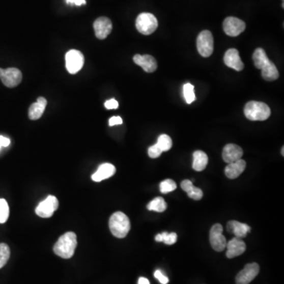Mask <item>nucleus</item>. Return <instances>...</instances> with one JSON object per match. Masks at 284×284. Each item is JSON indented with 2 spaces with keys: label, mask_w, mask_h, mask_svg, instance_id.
<instances>
[{
  "label": "nucleus",
  "mask_w": 284,
  "mask_h": 284,
  "mask_svg": "<svg viewBox=\"0 0 284 284\" xmlns=\"http://www.w3.org/2000/svg\"><path fill=\"white\" fill-rule=\"evenodd\" d=\"M66 67L71 74H77L84 65V55L77 50H70L66 54Z\"/></svg>",
  "instance_id": "obj_6"
},
{
  "label": "nucleus",
  "mask_w": 284,
  "mask_h": 284,
  "mask_svg": "<svg viewBox=\"0 0 284 284\" xmlns=\"http://www.w3.org/2000/svg\"><path fill=\"white\" fill-rule=\"evenodd\" d=\"M223 61H224L225 65L237 70V71H242L243 70V63L239 56V51L235 48H231L226 51L224 57H223Z\"/></svg>",
  "instance_id": "obj_14"
},
{
  "label": "nucleus",
  "mask_w": 284,
  "mask_h": 284,
  "mask_svg": "<svg viewBox=\"0 0 284 284\" xmlns=\"http://www.w3.org/2000/svg\"><path fill=\"white\" fill-rule=\"evenodd\" d=\"M226 258L232 259L242 255L246 251V246L242 239L235 237L230 242H226Z\"/></svg>",
  "instance_id": "obj_13"
},
{
  "label": "nucleus",
  "mask_w": 284,
  "mask_h": 284,
  "mask_svg": "<svg viewBox=\"0 0 284 284\" xmlns=\"http://www.w3.org/2000/svg\"><path fill=\"white\" fill-rule=\"evenodd\" d=\"M177 188L176 182L172 179H166L160 184V192L162 193H167L174 191Z\"/></svg>",
  "instance_id": "obj_31"
},
{
  "label": "nucleus",
  "mask_w": 284,
  "mask_h": 284,
  "mask_svg": "<svg viewBox=\"0 0 284 284\" xmlns=\"http://www.w3.org/2000/svg\"><path fill=\"white\" fill-rule=\"evenodd\" d=\"M105 107L107 109H117L119 107V103H118L117 100H115V99H110V100H107L105 102Z\"/></svg>",
  "instance_id": "obj_34"
},
{
  "label": "nucleus",
  "mask_w": 284,
  "mask_h": 284,
  "mask_svg": "<svg viewBox=\"0 0 284 284\" xmlns=\"http://www.w3.org/2000/svg\"><path fill=\"white\" fill-rule=\"evenodd\" d=\"M95 35L100 40L107 38L112 30V23L107 17H100L93 23Z\"/></svg>",
  "instance_id": "obj_12"
},
{
  "label": "nucleus",
  "mask_w": 284,
  "mask_h": 284,
  "mask_svg": "<svg viewBox=\"0 0 284 284\" xmlns=\"http://www.w3.org/2000/svg\"><path fill=\"white\" fill-rule=\"evenodd\" d=\"M109 228L114 236L119 239H123L130 232V219L123 212H115L109 220Z\"/></svg>",
  "instance_id": "obj_2"
},
{
  "label": "nucleus",
  "mask_w": 284,
  "mask_h": 284,
  "mask_svg": "<svg viewBox=\"0 0 284 284\" xmlns=\"http://www.w3.org/2000/svg\"><path fill=\"white\" fill-rule=\"evenodd\" d=\"M67 4H75L76 6H81L86 4V0H66Z\"/></svg>",
  "instance_id": "obj_37"
},
{
  "label": "nucleus",
  "mask_w": 284,
  "mask_h": 284,
  "mask_svg": "<svg viewBox=\"0 0 284 284\" xmlns=\"http://www.w3.org/2000/svg\"><path fill=\"white\" fill-rule=\"evenodd\" d=\"M0 79L4 86L8 88H14L21 83L22 74L18 69L14 67L6 70L0 68Z\"/></svg>",
  "instance_id": "obj_8"
},
{
  "label": "nucleus",
  "mask_w": 284,
  "mask_h": 284,
  "mask_svg": "<svg viewBox=\"0 0 284 284\" xmlns=\"http://www.w3.org/2000/svg\"><path fill=\"white\" fill-rule=\"evenodd\" d=\"M262 75L265 81H273L278 79L279 74L275 64L270 60L268 64L262 69Z\"/></svg>",
  "instance_id": "obj_22"
},
{
  "label": "nucleus",
  "mask_w": 284,
  "mask_h": 284,
  "mask_svg": "<svg viewBox=\"0 0 284 284\" xmlns=\"http://www.w3.org/2000/svg\"><path fill=\"white\" fill-rule=\"evenodd\" d=\"M252 60L254 63L255 67L260 69V70H262L263 67H265L268 64V62L270 61V60L267 56L265 50L263 48H261V47L255 50L253 54H252Z\"/></svg>",
  "instance_id": "obj_23"
},
{
  "label": "nucleus",
  "mask_w": 284,
  "mask_h": 284,
  "mask_svg": "<svg viewBox=\"0 0 284 284\" xmlns=\"http://www.w3.org/2000/svg\"><path fill=\"white\" fill-rule=\"evenodd\" d=\"M121 124H123V120H122V118L120 117V116H114V117H111L109 120V125H110V126Z\"/></svg>",
  "instance_id": "obj_35"
},
{
  "label": "nucleus",
  "mask_w": 284,
  "mask_h": 284,
  "mask_svg": "<svg viewBox=\"0 0 284 284\" xmlns=\"http://www.w3.org/2000/svg\"><path fill=\"white\" fill-rule=\"evenodd\" d=\"M244 113L250 121H265L271 116V110L263 102L249 101L244 108Z\"/></svg>",
  "instance_id": "obj_3"
},
{
  "label": "nucleus",
  "mask_w": 284,
  "mask_h": 284,
  "mask_svg": "<svg viewBox=\"0 0 284 284\" xmlns=\"http://www.w3.org/2000/svg\"><path fill=\"white\" fill-rule=\"evenodd\" d=\"M181 187L187 193L188 196L193 200H201L203 196V192L202 189L193 186L192 181L187 180V179L183 180L181 183Z\"/></svg>",
  "instance_id": "obj_20"
},
{
  "label": "nucleus",
  "mask_w": 284,
  "mask_h": 284,
  "mask_svg": "<svg viewBox=\"0 0 284 284\" xmlns=\"http://www.w3.org/2000/svg\"><path fill=\"white\" fill-rule=\"evenodd\" d=\"M260 267L258 264L252 263L248 264L245 266L239 273L237 275L236 281L237 284H249L252 282L257 275L259 273Z\"/></svg>",
  "instance_id": "obj_11"
},
{
  "label": "nucleus",
  "mask_w": 284,
  "mask_h": 284,
  "mask_svg": "<svg viewBox=\"0 0 284 284\" xmlns=\"http://www.w3.org/2000/svg\"><path fill=\"white\" fill-rule=\"evenodd\" d=\"M147 209L149 211H155L157 212H163L167 209V203L165 202L164 199L160 196H158L153 199L151 202H149L147 205Z\"/></svg>",
  "instance_id": "obj_25"
},
{
  "label": "nucleus",
  "mask_w": 284,
  "mask_h": 284,
  "mask_svg": "<svg viewBox=\"0 0 284 284\" xmlns=\"http://www.w3.org/2000/svg\"><path fill=\"white\" fill-rule=\"evenodd\" d=\"M223 31L230 37H238L246 30V23L235 17H228L223 21Z\"/></svg>",
  "instance_id": "obj_10"
},
{
  "label": "nucleus",
  "mask_w": 284,
  "mask_h": 284,
  "mask_svg": "<svg viewBox=\"0 0 284 284\" xmlns=\"http://www.w3.org/2000/svg\"><path fill=\"white\" fill-rule=\"evenodd\" d=\"M136 28L143 35H151L158 28V21L151 13H141L136 19Z\"/></svg>",
  "instance_id": "obj_4"
},
{
  "label": "nucleus",
  "mask_w": 284,
  "mask_h": 284,
  "mask_svg": "<svg viewBox=\"0 0 284 284\" xmlns=\"http://www.w3.org/2000/svg\"><path fill=\"white\" fill-rule=\"evenodd\" d=\"M162 153L163 152L161 151V149L156 144L153 145L148 149V154H149V157L153 158V159L159 157Z\"/></svg>",
  "instance_id": "obj_32"
},
{
  "label": "nucleus",
  "mask_w": 284,
  "mask_h": 284,
  "mask_svg": "<svg viewBox=\"0 0 284 284\" xmlns=\"http://www.w3.org/2000/svg\"><path fill=\"white\" fill-rule=\"evenodd\" d=\"M58 208V199L55 196L50 195L45 200L39 204L36 209V213L40 217L49 218L52 216L54 211H56Z\"/></svg>",
  "instance_id": "obj_9"
},
{
  "label": "nucleus",
  "mask_w": 284,
  "mask_h": 284,
  "mask_svg": "<svg viewBox=\"0 0 284 284\" xmlns=\"http://www.w3.org/2000/svg\"><path fill=\"white\" fill-rule=\"evenodd\" d=\"M11 256V249L7 244L0 243V268L4 267Z\"/></svg>",
  "instance_id": "obj_29"
},
{
  "label": "nucleus",
  "mask_w": 284,
  "mask_h": 284,
  "mask_svg": "<svg viewBox=\"0 0 284 284\" xmlns=\"http://www.w3.org/2000/svg\"><path fill=\"white\" fill-rule=\"evenodd\" d=\"M133 62L142 67V69L147 73H153L157 69V63L155 58L149 54H135L133 56Z\"/></svg>",
  "instance_id": "obj_16"
},
{
  "label": "nucleus",
  "mask_w": 284,
  "mask_h": 284,
  "mask_svg": "<svg viewBox=\"0 0 284 284\" xmlns=\"http://www.w3.org/2000/svg\"><path fill=\"white\" fill-rule=\"evenodd\" d=\"M37 102L40 103V104H43V105L47 106V100H46L45 98H44V97H39V98L37 99Z\"/></svg>",
  "instance_id": "obj_39"
},
{
  "label": "nucleus",
  "mask_w": 284,
  "mask_h": 284,
  "mask_svg": "<svg viewBox=\"0 0 284 284\" xmlns=\"http://www.w3.org/2000/svg\"><path fill=\"white\" fill-rule=\"evenodd\" d=\"M243 150L240 146L235 144H228L223 148L222 157L228 163H233L242 159Z\"/></svg>",
  "instance_id": "obj_15"
},
{
  "label": "nucleus",
  "mask_w": 284,
  "mask_h": 284,
  "mask_svg": "<svg viewBox=\"0 0 284 284\" xmlns=\"http://www.w3.org/2000/svg\"><path fill=\"white\" fill-rule=\"evenodd\" d=\"M223 228L219 223L213 225L209 234V240L212 247L217 252L224 250L226 246V238L223 235Z\"/></svg>",
  "instance_id": "obj_7"
},
{
  "label": "nucleus",
  "mask_w": 284,
  "mask_h": 284,
  "mask_svg": "<svg viewBox=\"0 0 284 284\" xmlns=\"http://www.w3.org/2000/svg\"><path fill=\"white\" fill-rule=\"evenodd\" d=\"M177 234L175 232L172 233H167V232H163L161 234H158L156 236V241L158 242H164L166 245H173L177 242Z\"/></svg>",
  "instance_id": "obj_26"
},
{
  "label": "nucleus",
  "mask_w": 284,
  "mask_h": 284,
  "mask_svg": "<svg viewBox=\"0 0 284 284\" xmlns=\"http://www.w3.org/2000/svg\"><path fill=\"white\" fill-rule=\"evenodd\" d=\"M183 96L185 100L188 104H190L195 101L196 97L194 93V86L190 83H186L183 86Z\"/></svg>",
  "instance_id": "obj_27"
},
{
  "label": "nucleus",
  "mask_w": 284,
  "mask_h": 284,
  "mask_svg": "<svg viewBox=\"0 0 284 284\" xmlns=\"http://www.w3.org/2000/svg\"><path fill=\"white\" fill-rule=\"evenodd\" d=\"M196 47L199 54L202 56L207 58L212 55L214 47H213V37L210 31L204 30L199 34L196 39Z\"/></svg>",
  "instance_id": "obj_5"
},
{
  "label": "nucleus",
  "mask_w": 284,
  "mask_h": 284,
  "mask_svg": "<svg viewBox=\"0 0 284 284\" xmlns=\"http://www.w3.org/2000/svg\"><path fill=\"white\" fill-rule=\"evenodd\" d=\"M10 144H11V140H10L9 138L0 136V149H1L2 146L7 147Z\"/></svg>",
  "instance_id": "obj_36"
},
{
  "label": "nucleus",
  "mask_w": 284,
  "mask_h": 284,
  "mask_svg": "<svg viewBox=\"0 0 284 284\" xmlns=\"http://www.w3.org/2000/svg\"><path fill=\"white\" fill-rule=\"evenodd\" d=\"M77 236L74 232H67L60 237L56 243L54 244V253L60 258L69 259L74 256L77 247Z\"/></svg>",
  "instance_id": "obj_1"
},
{
  "label": "nucleus",
  "mask_w": 284,
  "mask_h": 284,
  "mask_svg": "<svg viewBox=\"0 0 284 284\" xmlns=\"http://www.w3.org/2000/svg\"><path fill=\"white\" fill-rule=\"evenodd\" d=\"M46 106L40 104L38 102L34 103L30 106L29 109V117L31 120H39L44 114Z\"/></svg>",
  "instance_id": "obj_24"
},
{
  "label": "nucleus",
  "mask_w": 284,
  "mask_h": 284,
  "mask_svg": "<svg viewBox=\"0 0 284 284\" xmlns=\"http://www.w3.org/2000/svg\"><path fill=\"white\" fill-rule=\"evenodd\" d=\"M209 158L207 154L203 151L197 150L193 153V162L192 167L196 172H202L207 167Z\"/></svg>",
  "instance_id": "obj_21"
},
{
  "label": "nucleus",
  "mask_w": 284,
  "mask_h": 284,
  "mask_svg": "<svg viewBox=\"0 0 284 284\" xmlns=\"http://www.w3.org/2000/svg\"><path fill=\"white\" fill-rule=\"evenodd\" d=\"M154 276L156 279L159 280V282L161 284H167L169 282L168 278L167 276H165L163 273H162L161 271L156 270L154 273Z\"/></svg>",
  "instance_id": "obj_33"
},
{
  "label": "nucleus",
  "mask_w": 284,
  "mask_h": 284,
  "mask_svg": "<svg viewBox=\"0 0 284 284\" xmlns=\"http://www.w3.org/2000/svg\"><path fill=\"white\" fill-rule=\"evenodd\" d=\"M10 209L5 199H0V223L7 222L9 217Z\"/></svg>",
  "instance_id": "obj_30"
},
{
  "label": "nucleus",
  "mask_w": 284,
  "mask_h": 284,
  "mask_svg": "<svg viewBox=\"0 0 284 284\" xmlns=\"http://www.w3.org/2000/svg\"><path fill=\"white\" fill-rule=\"evenodd\" d=\"M156 145L161 149L162 152L168 151L172 147V138L167 134H162L158 137Z\"/></svg>",
  "instance_id": "obj_28"
},
{
  "label": "nucleus",
  "mask_w": 284,
  "mask_h": 284,
  "mask_svg": "<svg viewBox=\"0 0 284 284\" xmlns=\"http://www.w3.org/2000/svg\"><path fill=\"white\" fill-rule=\"evenodd\" d=\"M116 172V169L114 165L108 163H103L98 167V170L92 176V179L98 183L114 176Z\"/></svg>",
  "instance_id": "obj_18"
},
{
  "label": "nucleus",
  "mask_w": 284,
  "mask_h": 284,
  "mask_svg": "<svg viewBox=\"0 0 284 284\" xmlns=\"http://www.w3.org/2000/svg\"><path fill=\"white\" fill-rule=\"evenodd\" d=\"M284 0H282V3H283Z\"/></svg>",
  "instance_id": "obj_41"
},
{
  "label": "nucleus",
  "mask_w": 284,
  "mask_h": 284,
  "mask_svg": "<svg viewBox=\"0 0 284 284\" xmlns=\"http://www.w3.org/2000/svg\"><path fill=\"white\" fill-rule=\"evenodd\" d=\"M246 167V161L240 159L233 163H228L225 168V175L228 179H237L245 171Z\"/></svg>",
  "instance_id": "obj_19"
},
{
  "label": "nucleus",
  "mask_w": 284,
  "mask_h": 284,
  "mask_svg": "<svg viewBox=\"0 0 284 284\" xmlns=\"http://www.w3.org/2000/svg\"><path fill=\"white\" fill-rule=\"evenodd\" d=\"M137 284H150L149 279L145 277H140L138 279V283Z\"/></svg>",
  "instance_id": "obj_38"
},
{
  "label": "nucleus",
  "mask_w": 284,
  "mask_h": 284,
  "mask_svg": "<svg viewBox=\"0 0 284 284\" xmlns=\"http://www.w3.org/2000/svg\"><path fill=\"white\" fill-rule=\"evenodd\" d=\"M226 230L229 233L234 234L235 237L239 239H243L250 232L251 228L249 225L242 223L239 221L232 220L226 224Z\"/></svg>",
  "instance_id": "obj_17"
},
{
  "label": "nucleus",
  "mask_w": 284,
  "mask_h": 284,
  "mask_svg": "<svg viewBox=\"0 0 284 284\" xmlns=\"http://www.w3.org/2000/svg\"><path fill=\"white\" fill-rule=\"evenodd\" d=\"M283 151H284V147H282V156H284Z\"/></svg>",
  "instance_id": "obj_40"
}]
</instances>
